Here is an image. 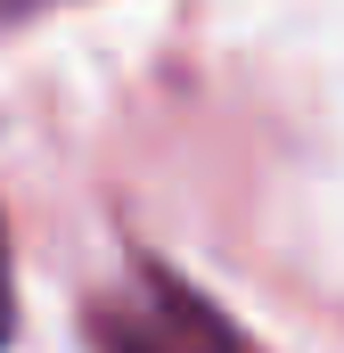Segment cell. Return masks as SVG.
Here are the masks:
<instances>
[{"instance_id": "obj_1", "label": "cell", "mask_w": 344, "mask_h": 353, "mask_svg": "<svg viewBox=\"0 0 344 353\" xmlns=\"http://www.w3.org/2000/svg\"><path fill=\"white\" fill-rule=\"evenodd\" d=\"M98 353H246V337L172 271L140 263V296L131 304H98L90 312Z\"/></svg>"}, {"instance_id": "obj_2", "label": "cell", "mask_w": 344, "mask_h": 353, "mask_svg": "<svg viewBox=\"0 0 344 353\" xmlns=\"http://www.w3.org/2000/svg\"><path fill=\"white\" fill-rule=\"evenodd\" d=\"M17 337V288H8V230H0V345Z\"/></svg>"}, {"instance_id": "obj_3", "label": "cell", "mask_w": 344, "mask_h": 353, "mask_svg": "<svg viewBox=\"0 0 344 353\" xmlns=\"http://www.w3.org/2000/svg\"><path fill=\"white\" fill-rule=\"evenodd\" d=\"M25 8H50V0H0V17H25Z\"/></svg>"}]
</instances>
